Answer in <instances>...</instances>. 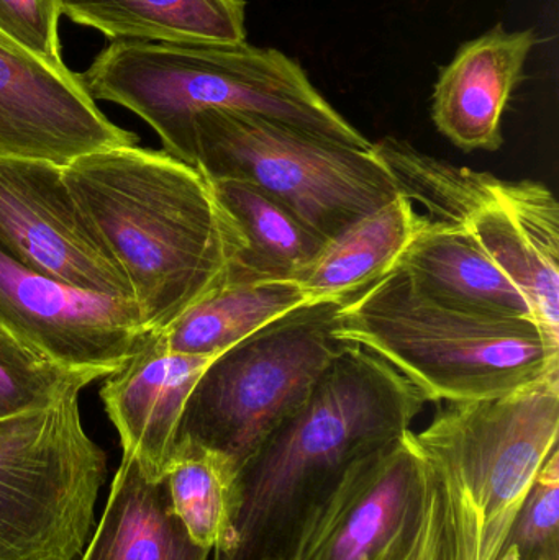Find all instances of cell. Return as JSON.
<instances>
[{
	"label": "cell",
	"mask_w": 559,
	"mask_h": 560,
	"mask_svg": "<svg viewBox=\"0 0 559 560\" xmlns=\"http://www.w3.org/2000/svg\"><path fill=\"white\" fill-rule=\"evenodd\" d=\"M535 45V30L508 32L499 23L459 46L436 79L432 97L436 130L459 150L498 151L504 141L502 117L512 92L524 81Z\"/></svg>",
	"instance_id": "obj_15"
},
{
	"label": "cell",
	"mask_w": 559,
	"mask_h": 560,
	"mask_svg": "<svg viewBox=\"0 0 559 560\" xmlns=\"http://www.w3.org/2000/svg\"><path fill=\"white\" fill-rule=\"evenodd\" d=\"M0 335L66 368L107 377L156 332L144 328L133 300L66 285L0 248Z\"/></svg>",
	"instance_id": "obj_9"
},
{
	"label": "cell",
	"mask_w": 559,
	"mask_h": 560,
	"mask_svg": "<svg viewBox=\"0 0 559 560\" xmlns=\"http://www.w3.org/2000/svg\"><path fill=\"white\" fill-rule=\"evenodd\" d=\"M233 477L225 459L194 446H177L166 470L174 513L190 538L210 551L225 526Z\"/></svg>",
	"instance_id": "obj_22"
},
{
	"label": "cell",
	"mask_w": 559,
	"mask_h": 560,
	"mask_svg": "<svg viewBox=\"0 0 559 560\" xmlns=\"http://www.w3.org/2000/svg\"><path fill=\"white\" fill-rule=\"evenodd\" d=\"M210 184L242 242L226 278L294 280L327 242L252 184L236 179Z\"/></svg>",
	"instance_id": "obj_21"
},
{
	"label": "cell",
	"mask_w": 559,
	"mask_h": 560,
	"mask_svg": "<svg viewBox=\"0 0 559 560\" xmlns=\"http://www.w3.org/2000/svg\"><path fill=\"white\" fill-rule=\"evenodd\" d=\"M0 248L66 285L133 300L130 282L69 189L65 167L0 158Z\"/></svg>",
	"instance_id": "obj_10"
},
{
	"label": "cell",
	"mask_w": 559,
	"mask_h": 560,
	"mask_svg": "<svg viewBox=\"0 0 559 560\" xmlns=\"http://www.w3.org/2000/svg\"><path fill=\"white\" fill-rule=\"evenodd\" d=\"M305 303L312 302L294 280L226 278L161 336L174 354L213 358Z\"/></svg>",
	"instance_id": "obj_20"
},
{
	"label": "cell",
	"mask_w": 559,
	"mask_h": 560,
	"mask_svg": "<svg viewBox=\"0 0 559 560\" xmlns=\"http://www.w3.org/2000/svg\"><path fill=\"white\" fill-rule=\"evenodd\" d=\"M559 451L548 456L496 560H559Z\"/></svg>",
	"instance_id": "obj_24"
},
{
	"label": "cell",
	"mask_w": 559,
	"mask_h": 560,
	"mask_svg": "<svg viewBox=\"0 0 559 560\" xmlns=\"http://www.w3.org/2000/svg\"><path fill=\"white\" fill-rule=\"evenodd\" d=\"M193 130L194 167L207 179L252 184L325 240L400 194L373 147L238 112H202Z\"/></svg>",
	"instance_id": "obj_7"
},
{
	"label": "cell",
	"mask_w": 559,
	"mask_h": 560,
	"mask_svg": "<svg viewBox=\"0 0 559 560\" xmlns=\"http://www.w3.org/2000/svg\"><path fill=\"white\" fill-rule=\"evenodd\" d=\"M534 306L541 331L559 345V207L537 180L496 177L462 223Z\"/></svg>",
	"instance_id": "obj_13"
},
{
	"label": "cell",
	"mask_w": 559,
	"mask_h": 560,
	"mask_svg": "<svg viewBox=\"0 0 559 560\" xmlns=\"http://www.w3.org/2000/svg\"><path fill=\"white\" fill-rule=\"evenodd\" d=\"M422 222L399 194L327 240L294 282L311 302H347L396 268Z\"/></svg>",
	"instance_id": "obj_18"
},
{
	"label": "cell",
	"mask_w": 559,
	"mask_h": 560,
	"mask_svg": "<svg viewBox=\"0 0 559 560\" xmlns=\"http://www.w3.org/2000/svg\"><path fill=\"white\" fill-rule=\"evenodd\" d=\"M338 336L389 362L427 401L501 397L559 372V345L534 319L442 305L397 266L341 303Z\"/></svg>",
	"instance_id": "obj_4"
},
{
	"label": "cell",
	"mask_w": 559,
	"mask_h": 560,
	"mask_svg": "<svg viewBox=\"0 0 559 560\" xmlns=\"http://www.w3.org/2000/svg\"><path fill=\"white\" fill-rule=\"evenodd\" d=\"M79 392L0 421V560H74L84 549L107 456L82 427Z\"/></svg>",
	"instance_id": "obj_8"
},
{
	"label": "cell",
	"mask_w": 559,
	"mask_h": 560,
	"mask_svg": "<svg viewBox=\"0 0 559 560\" xmlns=\"http://www.w3.org/2000/svg\"><path fill=\"white\" fill-rule=\"evenodd\" d=\"M59 0H0V32L46 61L61 65Z\"/></svg>",
	"instance_id": "obj_26"
},
{
	"label": "cell",
	"mask_w": 559,
	"mask_h": 560,
	"mask_svg": "<svg viewBox=\"0 0 559 560\" xmlns=\"http://www.w3.org/2000/svg\"><path fill=\"white\" fill-rule=\"evenodd\" d=\"M213 358L174 354L156 332L102 385L125 456L135 457L151 479L166 476L187 398Z\"/></svg>",
	"instance_id": "obj_14"
},
{
	"label": "cell",
	"mask_w": 559,
	"mask_h": 560,
	"mask_svg": "<svg viewBox=\"0 0 559 560\" xmlns=\"http://www.w3.org/2000/svg\"><path fill=\"white\" fill-rule=\"evenodd\" d=\"M414 436L455 492L462 559L496 560L558 447L559 372L501 397L446 404Z\"/></svg>",
	"instance_id": "obj_5"
},
{
	"label": "cell",
	"mask_w": 559,
	"mask_h": 560,
	"mask_svg": "<svg viewBox=\"0 0 559 560\" xmlns=\"http://www.w3.org/2000/svg\"><path fill=\"white\" fill-rule=\"evenodd\" d=\"M105 377L43 358L38 352L0 335V421L45 410L72 390Z\"/></svg>",
	"instance_id": "obj_23"
},
{
	"label": "cell",
	"mask_w": 559,
	"mask_h": 560,
	"mask_svg": "<svg viewBox=\"0 0 559 560\" xmlns=\"http://www.w3.org/2000/svg\"><path fill=\"white\" fill-rule=\"evenodd\" d=\"M95 102L147 121L164 153L194 166V118L202 112L255 114L350 147H373L312 84L301 62L276 48L110 42L82 74Z\"/></svg>",
	"instance_id": "obj_3"
},
{
	"label": "cell",
	"mask_w": 559,
	"mask_h": 560,
	"mask_svg": "<svg viewBox=\"0 0 559 560\" xmlns=\"http://www.w3.org/2000/svg\"><path fill=\"white\" fill-rule=\"evenodd\" d=\"M422 295L475 315L535 319L534 306L463 225L423 217L397 261ZM538 325V323H537Z\"/></svg>",
	"instance_id": "obj_16"
},
{
	"label": "cell",
	"mask_w": 559,
	"mask_h": 560,
	"mask_svg": "<svg viewBox=\"0 0 559 560\" xmlns=\"http://www.w3.org/2000/svg\"><path fill=\"white\" fill-rule=\"evenodd\" d=\"M59 10L110 42H246L245 0H59Z\"/></svg>",
	"instance_id": "obj_19"
},
{
	"label": "cell",
	"mask_w": 559,
	"mask_h": 560,
	"mask_svg": "<svg viewBox=\"0 0 559 560\" xmlns=\"http://www.w3.org/2000/svg\"><path fill=\"white\" fill-rule=\"evenodd\" d=\"M429 466L432 479L419 532L409 548L393 560H463L455 492L445 476Z\"/></svg>",
	"instance_id": "obj_25"
},
{
	"label": "cell",
	"mask_w": 559,
	"mask_h": 560,
	"mask_svg": "<svg viewBox=\"0 0 559 560\" xmlns=\"http://www.w3.org/2000/svg\"><path fill=\"white\" fill-rule=\"evenodd\" d=\"M171 503L166 476L154 480L121 457L94 539L81 560H207Z\"/></svg>",
	"instance_id": "obj_17"
},
{
	"label": "cell",
	"mask_w": 559,
	"mask_h": 560,
	"mask_svg": "<svg viewBox=\"0 0 559 560\" xmlns=\"http://www.w3.org/2000/svg\"><path fill=\"white\" fill-rule=\"evenodd\" d=\"M65 179L130 282L144 328L164 331L225 282L242 242L197 167L135 144L79 158Z\"/></svg>",
	"instance_id": "obj_2"
},
{
	"label": "cell",
	"mask_w": 559,
	"mask_h": 560,
	"mask_svg": "<svg viewBox=\"0 0 559 560\" xmlns=\"http://www.w3.org/2000/svg\"><path fill=\"white\" fill-rule=\"evenodd\" d=\"M430 466L414 431L361 459L298 560H393L419 532Z\"/></svg>",
	"instance_id": "obj_12"
},
{
	"label": "cell",
	"mask_w": 559,
	"mask_h": 560,
	"mask_svg": "<svg viewBox=\"0 0 559 560\" xmlns=\"http://www.w3.org/2000/svg\"><path fill=\"white\" fill-rule=\"evenodd\" d=\"M341 303H305L216 355L187 398L174 450L209 451L236 474L350 348L338 336Z\"/></svg>",
	"instance_id": "obj_6"
},
{
	"label": "cell",
	"mask_w": 559,
	"mask_h": 560,
	"mask_svg": "<svg viewBox=\"0 0 559 560\" xmlns=\"http://www.w3.org/2000/svg\"><path fill=\"white\" fill-rule=\"evenodd\" d=\"M426 404L389 362L351 342L236 470L213 560H298L350 470L406 434Z\"/></svg>",
	"instance_id": "obj_1"
},
{
	"label": "cell",
	"mask_w": 559,
	"mask_h": 560,
	"mask_svg": "<svg viewBox=\"0 0 559 560\" xmlns=\"http://www.w3.org/2000/svg\"><path fill=\"white\" fill-rule=\"evenodd\" d=\"M137 143V135L105 117L65 62L46 61L0 32V158L66 167Z\"/></svg>",
	"instance_id": "obj_11"
}]
</instances>
